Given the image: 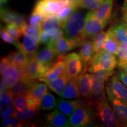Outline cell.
<instances>
[{
    "label": "cell",
    "mask_w": 127,
    "mask_h": 127,
    "mask_svg": "<svg viewBox=\"0 0 127 127\" xmlns=\"http://www.w3.org/2000/svg\"><path fill=\"white\" fill-rule=\"evenodd\" d=\"M121 64H125L127 65V59L124 60H118V65H121Z\"/></svg>",
    "instance_id": "cell-53"
},
{
    "label": "cell",
    "mask_w": 127,
    "mask_h": 127,
    "mask_svg": "<svg viewBox=\"0 0 127 127\" xmlns=\"http://www.w3.org/2000/svg\"><path fill=\"white\" fill-rule=\"evenodd\" d=\"M42 76L41 64L35 59L34 54L30 55L27 64L21 69V79H35Z\"/></svg>",
    "instance_id": "cell-11"
},
{
    "label": "cell",
    "mask_w": 127,
    "mask_h": 127,
    "mask_svg": "<svg viewBox=\"0 0 127 127\" xmlns=\"http://www.w3.org/2000/svg\"><path fill=\"white\" fill-rule=\"evenodd\" d=\"M123 20L124 23L127 24V5L125 7L124 11Z\"/></svg>",
    "instance_id": "cell-51"
},
{
    "label": "cell",
    "mask_w": 127,
    "mask_h": 127,
    "mask_svg": "<svg viewBox=\"0 0 127 127\" xmlns=\"http://www.w3.org/2000/svg\"><path fill=\"white\" fill-rule=\"evenodd\" d=\"M14 96V93L9 89L4 93L1 94V102H2L6 107H11L12 104H13Z\"/></svg>",
    "instance_id": "cell-39"
},
{
    "label": "cell",
    "mask_w": 127,
    "mask_h": 127,
    "mask_svg": "<svg viewBox=\"0 0 127 127\" xmlns=\"http://www.w3.org/2000/svg\"><path fill=\"white\" fill-rule=\"evenodd\" d=\"M39 40L28 34H24L23 43H21L20 49L26 52L28 55H31L35 52L39 44Z\"/></svg>",
    "instance_id": "cell-27"
},
{
    "label": "cell",
    "mask_w": 127,
    "mask_h": 127,
    "mask_svg": "<svg viewBox=\"0 0 127 127\" xmlns=\"http://www.w3.org/2000/svg\"><path fill=\"white\" fill-rule=\"evenodd\" d=\"M118 66H119V68L123 69V70L125 72L127 73V65H125V64L119 65Z\"/></svg>",
    "instance_id": "cell-52"
},
{
    "label": "cell",
    "mask_w": 127,
    "mask_h": 127,
    "mask_svg": "<svg viewBox=\"0 0 127 127\" xmlns=\"http://www.w3.org/2000/svg\"><path fill=\"white\" fill-rule=\"evenodd\" d=\"M109 37V34L108 32L101 31L98 34L93 38L94 50L95 53L102 50L103 46Z\"/></svg>",
    "instance_id": "cell-32"
},
{
    "label": "cell",
    "mask_w": 127,
    "mask_h": 127,
    "mask_svg": "<svg viewBox=\"0 0 127 127\" xmlns=\"http://www.w3.org/2000/svg\"><path fill=\"white\" fill-rule=\"evenodd\" d=\"M36 82L35 79H21L10 90L15 95H27Z\"/></svg>",
    "instance_id": "cell-24"
},
{
    "label": "cell",
    "mask_w": 127,
    "mask_h": 127,
    "mask_svg": "<svg viewBox=\"0 0 127 127\" xmlns=\"http://www.w3.org/2000/svg\"><path fill=\"white\" fill-rule=\"evenodd\" d=\"M86 16L81 12L74 11L62 26L65 36L71 40H78L82 36Z\"/></svg>",
    "instance_id": "cell-1"
},
{
    "label": "cell",
    "mask_w": 127,
    "mask_h": 127,
    "mask_svg": "<svg viewBox=\"0 0 127 127\" xmlns=\"http://www.w3.org/2000/svg\"><path fill=\"white\" fill-rule=\"evenodd\" d=\"M105 0H82L78 7L95 11L101 7Z\"/></svg>",
    "instance_id": "cell-34"
},
{
    "label": "cell",
    "mask_w": 127,
    "mask_h": 127,
    "mask_svg": "<svg viewBox=\"0 0 127 127\" xmlns=\"http://www.w3.org/2000/svg\"><path fill=\"white\" fill-rule=\"evenodd\" d=\"M30 56V55H28L24 51L18 49L14 51L9 52L7 57L11 65L18 69H22L27 64Z\"/></svg>",
    "instance_id": "cell-19"
},
{
    "label": "cell",
    "mask_w": 127,
    "mask_h": 127,
    "mask_svg": "<svg viewBox=\"0 0 127 127\" xmlns=\"http://www.w3.org/2000/svg\"><path fill=\"white\" fill-rule=\"evenodd\" d=\"M108 34L109 37L104 44L102 50L107 51L111 52V53L113 54L114 55H117L120 44L114 38L113 36H111L109 33Z\"/></svg>",
    "instance_id": "cell-33"
},
{
    "label": "cell",
    "mask_w": 127,
    "mask_h": 127,
    "mask_svg": "<svg viewBox=\"0 0 127 127\" xmlns=\"http://www.w3.org/2000/svg\"><path fill=\"white\" fill-rule=\"evenodd\" d=\"M64 36H65V33H64V31L63 29L61 28V29H60L59 30H58V31H57L55 34L52 35L50 42H55V41L58 40V39H60V38L64 37Z\"/></svg>",
    "instance_id": "cell-48"
},
{
    "label": "cell",
    "mask_w": 127,
    "mask_h": 127,
    "mask_svg": "<svg viewBox=\"0 0 127 127\" xmlns=\"http://www.w3.org/2000/svg\"><path fill=\"white\" fill-rule=\"evenodd\" d=\"M77 9V7H73L70 5H68L65 6L62 8L59 12H58V14H57L58 15V18H60V21H61V25L63 26V25L65 23V22L66 21V20H67L68 17L70 16L74 11H75Z\"/></svg>",
    "instance_id": "cell-35"
},
{
    "label": "cell",
    "mask_w": 127,
    "mask_h": 127,
    "mask_svg": "<svg viewBox=\"0 0 127 127\" xmlns=\"http://www.w3.org/2000/svg\"><path fill=\"white\" fill-rule=\"evenodd\" d=\"M8 0H1V7H2V5H4L7 2Z\"/></svg>",
    "instance_id": "cell-54"
},
{
    "label": "cell",
    "mask_w": 127,
    "mask_h": 127,
    "mask_svg": "<svg viewBox=\"0 0 127 127\" xmlns=\"http://www.w3.org/2000/svg\"><path fill=\"white\" fill-rule=\"evenodd\" d=\"M58 58L55 61L52 63L51 66L49 70L44 74L42 78L47 79V80H52L59 77L65 72V57L64 55H57Z\"/></svg>",
    "instance_id": "cell-14"
},
{
    "label": "cell",
    "mask_w": 127,
    "mask_h": 127,
    "mask_svg": "<svg viewBox=\"0 0 127 127\" xmlns=\"http://www.w3.org/2000/svg\"><path fill=\"white\" fill-rule=\"evenodd\" d=\"M5 28L8 32V33L11 35L12 37L16 41H18L21 36V35L23 34L21 28L17 25H15V24H6Z\"/></svg>",
    "instance_id": "cell-37"
},
{
    "label": "cell",
    "mask_w": 127,
    "mask_h": 127,
    "mask_svg": "<svg viewBox=\"0 0 127 127\" xmlns=\"http://www.w3.org/2000/svg\"><path fill=\"white\" fill-rule=\"evenodd\" d=\"M38 110L27 108L24 109L22 111H17L16 112L15 117L18 118L22 123L24 124L25 125H26L30 124V121L38 114Z\"/></svg>",
    "instance_id": "cell-29"
},
{
    "label": "cell",
    "mask_w": 127,
    "mask_h": 127,
    "mask_svg": "<svg viewBox=\"0 0 127 127\" xmlns=\"http://www.w3.org/2000/svg\"><path fill=\"white\" fill-rule=\"evenodd\" d=\"M51 36H50V35H48L47 33L45 32L43 30H41L39 34V41L40 43L42 44H47L50 42Z\"/></svg>",
    "instance_id": "cell-45"
},
{
    "label": "cell",
    "mask_w": 127,
    "mask_h": 127,
    "mask_svg": "<svg viewBox=\"0 0 127 127\" xmlns=\"http://www.w3.org/2000/svg\"><path fill=\"white\" fill-rule=\"evenodd\" d=\"M117 56L119 60L127 59V41L122 43L120 46Z\"/></svg>",
    "instance_id": "cell-42"
},
{
    "label": "cell",
    "mask_w": 127,
    "mask_h": 127,
    "mask_svg": "<svg viewBox=\"0 0 127 127\" xmlns=\"http://www.w3.org/2000/svg\"><path fill=\"white\" fill-rule=\"evenodd\" d=\"M12 105L17 111H22L27 107L26 95H14Z\"/></svg>",
    "instance_id": "cell-36"
},
{
    "label": "cell",
    "mask_w": 127,
    "mask_h": 127,
    "mask_svg": "<svg viewBox=\"0 0 127 127\" xmlns=\"http://www.w3.org/2000/svg\"><path fill=\"white\" fill-rule=\"evenodd\" d=\"M108 101L113 108L120 126L127 127V101L107 95Z\"/></svg>",
    "instance_id": "cell-10"
},
{
    "label": "cell",
    "mask_w": 127,
    "mask_h": 127,
    "mask_svg": "<svg viewBox=\"0 0 127 127\" xmlns=\"http://www.w3.org/2000/svg\"><path fill=\"white\" fill-rule=\"evenodd\" d=\"M10 65V62H9V59L7 56L3 57V58H1V63H0V72H1V74Z\"/></svg>",
    "instance_id": "cell-46"
},
{
    "label": "cell",
    "mask_w": 127,
    "mask_h": 127,
    "mask_svg": "<svg viewBox=\"0 0 127 127\" xmlns=\"http://www.w3.org/2000/svg\"><path fill=\"white\" fill-rule=\"evenodd\" d=\"M57 102L51 93H47L41 99L39 110H51L56 107Z\"/></svg>",
    "instance_id": "cell-30"
},
{
    "label": "cell",
    "mask_w": 127,
    "mask_h": 127,
    "mask_svg": "<svg viewBox=\"0 0 127 127\" xmlns=\"http://www.w3.org/2000/svg\"><path fill=\"white\" fill-rule=\"evenodd\" d=\"M114 73V71L100 70L92 72L91 77V96L87 102L93 105L95 102L106 96L105 82Z\"/></svg>",
    "instance_id": "cell-3"
},
{
    "label": "cell",
    "mask_w": 127,
    "mask_h": 127,
    "mask_svg": "<svg viewBox=\"0 0 127 127\" xmlns=\"http://www.w3.org/2000/svg\"><path fill=\"white\" fill-rule=\"evenodd\" d=\"M87 101L86 99H78L65 100L64 99H60L57 101V108L62 113L68 117H69L78 108L86 104Z\"/></svg>",
    "instance_id": "cell-13"
},
{
    "label": "cell",
    "mask_w": 127,
    "mask_h": 127,
    "mask_svg": "<svg viewBox=\"0 0 127 127\" xmlns=\"http://www.w3.org/2000/svg\"><path fill=\"white\" fill-rule=\"evenodd\" d=\"M112 8L113 0H105L99 8L92 11L94 17L98 20L108 22L111 17Z\"/></svg>",
    "instance_id": "cell-23"
},
{
    "label": "cell",
    "mask_w": 127,
    "mask_h": 127,
    "mask_svg": "<svg viewBox=\"0 0 127 127\" xmlns=\"http://www.w3.org/2000/svg\"><path fill=\"white\" fill-rule=\"evenodd\" d=\"M95 54L96 53L94 50L93 41H86L82 44L79 55L81 58L84 66H89Z\"/></svg>",
    "instance_id": "cell-22"
},
{
    "label": "cell",
    "mask_w": 127,
    "mask_h": 127,
    "mask_svg": "<svg viewBox=\"0 0 127 127\" xmlns=\"http://www.w3.org/2000/svg\"><path fill=\"white\" fill-rule=\"evenodd\" d=\"M2 78L10 89L21 79V69L10 65L8 66L2 74Z\"/></svg>",
    "instance_id": "cell-20"
},
{
    "label": "cell",
    "mask_w": 127,
    "mask_h": 127,
    "mask_svg": "<svg viewBox=\"0 0 127 127\" xmlns=\"http://www.w3.org/2000/svg\"><path fill=\"white\" fill-rule=\"evenodd\" d=\"M88 66H84L82 72L77 77V81L81 95L88 100L91 96V77L87 72Z\"/></svg>",
    "instance_id": "cell-15"
},
{
    "label": "cell",
    "mask_w": 127,
    "mask_h": 127,
    "mask_svg": "<svg viewBox=\"0 0 127 127\" xmlns=\"http://www.w3.org/2000/svg\"><path fill=\"white\" fill-rule=\"evenodd\" d=\"M65 73L68 79L75 78L82 72L84 64L79 55L75 52L68 54L65 57Z\"/></svg>",
    "instance_id": "cell-8"
},
{
    "label": "cell",
    "mask_w": 127,
    "mask_h": 127,
    "mask_svg": "<svg viewBox=\"0 0 127 127\" xmlns=\"http://www.w3.org/2000/svg\"><path fill=\"white\" fill-rule=\"evenodd\" d=\"M69 2V4L70 5H72L73 7L78 8L79 5L82 0H67Z\"/></svg>",
    "instance_id": "cell-50"
},
{
    "label": "cell",
    "mask_w": 127,
    "mask_h": 127,
    "mask_svg": "<svg viewBox=\"0 0 127 127\" xmlns=\"http://www.w3.org/2000/svg\"><path fill=\"white\" fill-rule=\"evenodd\" d=\"M47 45H50L54 49L57 55H63L68 51L81 45L80 39L78 40H71L66 38L65 36L60 38L58 40L54 42H50Z\"/></svg>",
    "instance_id": "cell-12"
},
{
    "label": "cell",
    "mask_w": 127,
    "mask_h": 127,
    "mask_svg": "<svg viewBox=\"0 0 127 127\" xmlns=\"http://www.w3.org/2000/svg\"><path fill=\"white\" fill-rule=\"evenodd\" d=\"M27 108L32 109H39L41 100L38 98L26 95Z\"/></svg>",
    "instance_id": "cell-41"
},
{
    "label": "cell",
    "mask_w": 127,
    "mask_h": 127,
    "mask_svg": "<svg viewBox=\"0 0 127 127\" xmlns=\"http://www.w3.org/2000/svg\"><path fill=\"white\" fill-rule=\"evenodd\" d=\"M80 94L77 81V78H75L68 79L66 86L61 95V97L65 99L76 98L79 97Z\"/></svg>",
    "instance_id": "cell-26"
},
{
    "label": "cell",
    "mask_w": 127,
    "mask_h": 127,
    "mask_svg": "<svg viewBox=\"0 0 127 127\" xmlns=\"http://www.w3.org/2000/svg\"><path fill=\"white\" fill-rule=\"evenodd\" d=\"M96 111L93 105L87 102L78 108L69 116V123L71 127H90L95 124Z\"/></svg>",
    "instance_id": "cell-2"
},
{
    "label": "cell",
    "mask_w": 127,
    "mask_h": 127,
    "mask_svg": "<svg viewBox=\"0 0 127 127\" xmlns=\"http://www.w3.org/2000/svg\"><path fill=\"white\" fill-rule=\"evenodd\" d=\"M115 55L107 51L100 50L95 54L92 59L88 71L92 73L100 70L113 71L118 64Z\"/></svg>",
    "instance_id": "cell-4"
},
{
    "label": "cell",
    "mask_w": 127,
    "mask_h": 127,
    "mask_svg": "<svg viewBox=\"0 0 127 127\" xmlns=\"http://www.w3.org/2000/svg\"><path fill=\"white\" fill-rule=\"evenodd\" d=\"M117 40L120 45L127 41V24L118 23L111 27L107 31Z\"/></svg>",
    "instance_id": "cell-25"
},
{
    "label": "cell",
    "mask_w": 127,
    "mask_h": 127,
    "mask_svg": "<svg viewBox=\"0 0 127 127\" xmlns=\"http://www.w3.org/2000/svg\"><path fill=\"white\" fill-rule=\"evenodd\" d=\"M45 18V16L41 15V14L32 13L29 18V23L30 24L42 23Z\"/></svg>",
    "instance_id": "cell-44"
},
{
    "label": "cell",
    "mask_w": 127,
    "mask_h": 127,
    "mask_svg": "<svg viewBox=\"0 0 127 127\" xmlns=\"http://www.w3.org/2000/svg\"><path fill=\"white\" fill-rule=\"evenodd\" d=\"M1 18L5 24H15L20 28L27 25L23 15L4 8L2 7H1Z\"/></svg>",
    "instance_id": "cell-16"
},
{
    "label": "cell",
    "mask_w": 127,
    "mask_h": 127,
    "mask_svg": "<svg viewBox=\"0 0 127 127\" xmlns=\"http://www.w3.org/2000/svg\"><path fill=\"white\" fill-rule=\"evenodd\" d=\"M0 92H1V94H2L4 92H5L7 90H9V87H8L7 84L5 83V82L4 81V79H3L2 78L1 79V81H0Z\"/></svg>",
    "instance_id": "cell-49"
},
{
    "label": "cell",
    "mask_w": 127,
    "mask_h": 127,
    "mask_svg": "<svg viewBox=\"0 0 127 127\" xmlns=\"http://www.w3.org/2000/svg\"><path fill=\"white\" fill-rule=\"evenodd\" d=\"M1 38L2 39V40L4 42H5V43L12 44V45H15L17 49H19V50L20 49V42H19L18 41L15 40L5 28H1Z\"/></svg>",
    "instance_id": "cell-38"
},
{
    "label": "cell",
    "mask_w": 127,
    "mask_h": 127,
    "mask_svg": "<svg viewBox=\"0 0 127 127\" xmlns=\"http://www.w3.org/2000/svg\"><path fill=\"white\" fill-rule=\"evenodd\" d=\"M47 86L48 85L45 83H39V82H36L32 87L31 90H30V91L27 95L41 99L42 96L47 93L48 90Z\"/></svg>",
    "instance_id": "cell-31"
},
{
    "label": "cell",
    "mask_w": 127,
    "mask_h": 127,
    "mask_svg": "<svg viewBox=\"0 0 127 127\" xmlns=\"http://www.w3.org/2000/svg\"><path fill=\"white\" fill-rule=\"evenodd\" d=\"M2 125L3 126L7 127H21L25 125L24 124L14 117L3 119Z\"/></svg>",
    "instance_id": "cell-40"
},
{
    "label": "cell",
    "mask_w": 127,
    "mask_h": 127,
    "mask_svg": "<svg viewBox=\"0 0 127 127\" xmlns=\"http://www.w3.org/2000/svg\"><path fill=\"white\" fill-rule=\"evenodd\" d=\"M68 5L69 2L67 0H38L32 13L41 14L45 17L57 14L62 8Z\"/></svg>",
    "instance_id": "cell-6"
},
{
    "label": "cell",
    "mask_w": 127,
    "mask_h": 127,
    "mask_svg": "<svg viewBox=\"0 0 127 127\" xmlns=\"http://www.w3.org/2000/svg\"><path fill=\"white\" fill-rule=\"evenodd\" d=\"M93 105L96 111V117L99 119L103 125L108 127L120 126L114 109L109 105L106 96L98 99Z\"/></svg>",
    "instance_id": "cell-5"
},
{
    "label": "cell",
    "mask_w": 127,
    "mask_h": 127,
    "mask_svg": "<svg viewBox=\"0 0 127 127\" xmlns=\"http://www.w3.org/2000/svg\"><path fill=\"white\" fill-rule=\"evenodd\" d=\"M58 109L47 114L46 116V121L48 124L57 127H71L69 120Z\"/></svg>",
    "instance_id": "cell-18"
},
{
    "label": "cell",
    "mask_w": 127,
    "mask_h": 127,
    "mask_svg": "<svg viewBox=\"0 0 127 127\" xmlns=\"http://www.w3.org/2000/svg\"><path fill=\"white\" fill-rule=\"evenodd\" d=\"M107 94L119 99L127 101V88L119 79L117 75L111 77L106 87Z\"/></svg>",
    "instance_id": "cell-9"
},
{
    "label": "cell",
    "mask_w": 127,
    "mask_h": 127,
    "mask_svg": "<svg viewBox=\"0 0 127 127\" xmlns=\"http://www.w3.org/2000/svg\"><path fill=\"white\" fill-rule=\"evenodd\" d=\"M108 22L98 20L93 15L91 11L86 15L85 27L82 35L85 39L94 38L100 32H101Z\"/></svg>",
    "instance_id": "cell-7"
},
{
    "label": "cell",
    "mask_w": 127,
    "mask_h": 127,
    "mask_svg": "<svg viewBox=\"0 0 127 127\" xmlns=\"http://www.w3.org/2000/svg\"><path fill=\"white\" fill-rule=\"evenodd\" d=\"M117 75L119 78V79L124 84L125 87L127 88V73L120 68V70L118 71Z\"/></svg>",
    "instance_id": "cell-47"
},
{
    "label": "cell",
    "mask_w": 127,
    "mask_h": 127,
    "mask_svg": "<svg viewBox=\"0 0 127 127\" xmlns=\"http://www.w3.org/2000/svg\"><path fill=\"white\" fill-rule=\"evenodd\" d=\"M14 107H6L2 109L1 112V117L3 119H5L11 117H15V114L17 111Z\"/></svg>",
    "instance_id": "cell-43"
},
{
    "label": "cell",
    "mask_w": 127,
    "mask_h": 127,
    "mask_svg": "<svg viewBox=\"0 0 127 127\" xmlns=\"http://www.w3.org/2000/svg\"><path fill=\"white\" fill-rule=\"evenodd\" d=\"M37 79L40 81L45 82L51 90L60 96H61L68 80L67 76L66 75L65 72L59 77L52 80H47L42 78H38Z\"/></svg>",
    "instance_id": "cell-17"
},
{
    "label": "cell",
    "mask_w": 127,
    "mask_h": 127,
    "mask_svg": "<svg viewBox=\"0 0 127 127\" xmlns=\"http://www.w3.org/2000/svg\"><path fill=\"white\" fill-rule=\"evenodd\" d=\"M61 28V21L57 14L47 16L42 22V30L50 35L55 34Z\"/></svg>",
    "instance_id": "cell-21"
},
{
    "label": "cell",
    "mask_w": 127,
    "mask_h": 127,
    "mask_svg": "<svg viewBox=\"0 0 127 127\" xmlns=\"http://www.w3.org/2000/svg\"><path fill=\"white\" fill-rule=\"evenodd\" d=\"M34 55L39 63H50L54 61L55 56L57 55L52 47L50 45H47L40 51L36 53L35 52Z\"/></svg>",
    "instance_id": "cell-28"
}]
</instances>
